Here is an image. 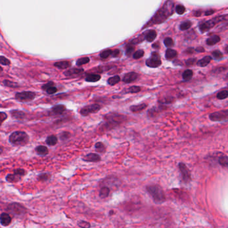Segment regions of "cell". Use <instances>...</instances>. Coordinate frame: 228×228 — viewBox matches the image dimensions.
<instances>
[{"mask_svg": "<svg viewBox=\"0 0 228 228\" xmlns=\"http://www.w3.org/2000/svg\"><path fill=\"white\" fill-rule=\"evenodd\" d=\"M100 78L101 77L100 75L92 74L87 75V76L85 78V80L88 81V82H96V81H99Z\"/></svg>", "mask_w": 228, "mask_h": 228, "instance_id": "cell-23", "label": "cell"}, {"mask_svg": "<svg viewBox=\"0 0 228 228\" xmlns=\"http://www.w3.org/2000/svg\"><path fill=\"white\" fill-rule=\"evenodd\" d=\"M54 85V83L52 81H50V82L46 83V84L42 86V89L43 90H45V91H46L47 89H48V88H50V87H52V86Z\"/></svg>", "mask_w": 228, "mask_h": 228, "instance_id": "cell-51", "label": "cell"}, {"mask_svg": "<svg viewBox=\"0 0 228 228\" xmlns=\"http://www.w3.org/2000/svg\"><path fill=\"white\" fill-rule=\"evenodd\" d=\"M201 12H195V16H201Z\"/></svg>", "mask_w": 228, "mask_h": 228, "instance_id": "cell-59", "label": "cell"}, {"mask_svg": "<svg viewBox=\"0 0 228 228\" xmlns=\"http://www.w3.org/2000/svg\"><path fill=\"white\" fill-rule=\"evenodd\" d=\"M226 51H227V52H228V47L226 48Z\"/></svg>", "mask_w": 228, "mask_h": 228, "instance_id": "cell-60", "label": "cell"}, {"mask_svg": "<svg viewBox=\"0 0 228 228\" xmlns=\"http://www.w3.org/2000/svg\"><path fill=\"white\" fill-rule=\"evenodd\" d=\"M164 44L165 45V46L168 47V48H171V47L173 46L174 42L171 38H167L165 39Z\"/></svg>", "mask_w": 228, "mask_h": 228, "instance_id": "cell-43", "label": "cell"}, {"mask_svg": "<svg viewBox=\"0 0 228 228\" xmlns=\"http://www.w3.org/2000/svg\"><path fill=\"white\" fill-rule=\"evenodd\" d=\"M46 142L50 146L55 145L58 143V137L54 135H51L46 139Z\"/></svg>", "mask_w": 228, "mask_h": 228, "instance_id": "cell-25", "label": "cell"}, {"mask_svg": "<svg viewBox=\"0 0 228 228\" xmlns=\"http://www.w3.org/2000/svg\"><path fill=\"white\" fill-rule=\"evenodd\" d=\"M214 13V11L213 10H207V12H205V16H211V15L213 14Z\"/></svg>", "mask_w": 228, "mask_h": 228, "instance_id": "cell-55", "label": "cell"}, {"mask_svg": "<svg viewBox=\"0 0 228 228\" xmlns=\"http://www.w3.org/2000/svg\"><path fill=\"white\" fill-rule=\"evenodd\" d=\"M58 91L57 88L54 87V86H52V87H50V88H48V89L46 90V92L48 94H50V95H52V94H55L56 92Z\"/></svg>", "mask_w": 228, "mask_h": 228, "instance_id": "cell-49", "label": "cell"}, {"mask_svg": "<svg viewBox=\"0 0 228 228\" xmlns=\"http://www.w3.org/2000/svg\"><path fill=\"white\" fill-rule=\"evenodd\" d=\"M78 225L81 228H90V227H91V225L90 224V223L83 220L79 221L78 222Z\"/></svg>", "mask_w": 228, "mask_h": 228, "instance_id": "cell-40", "label": "cell"}, {"mask_svg": "<svg viewBox=\"0 0 228 228\" xmlns=\"http://www.w3.org/2000/svg\"><path fill=\"white\" fill-rule=\"evenodd\" d=\"M120 54V51L119 49H115V50L113 51V56L114 57H118Z\"/></svg>", "mask_w": 228, "mask_h": 228, "instance_id": "cell-54", "label": "cell"}, {"mask_svg": "<svg viewBox=\"0 0 228 228\" xmlns=\"http://www.w3.org/2000/svg\"><path fill=\"white\" fill-rule=\"evenodd\" d=\"M209 119L214 122H222L228 119V110H221L211 113Z\"/></svg>", "mask_w": 228, "mask_h": 228, "instance_id": "cell-7", "label": "cell"}, {"mask_svg": "<svg viewBox=\"0 0 228 228\" xmlns=\"http://www.w3.org/2000/svg\"><path fill=\"white\" fill-rule=\"evenodd\" d=\"M157 37V33L154 30H150L149 32H148L147 35H146V40H147V42H151L152 41L155 40V39Z\"/></svg>", "mask_w": 228, "mask_h": 228, "instance_id": "cell-28", "label": "cell"}, {"mask_svg": "<svg viewBox=\"0 0 228 228\" xmlns=\"http://www.w3.org/2000/svg\"><path fill=\"white\" fill-rule=\"evenodd\" d=\"M0 219H1V224L5 227L10 225L12 220L11 216L7 213H2L1 217H0Z\"/></svg>", "mask_w": 228, "mask_h": 228, "instance_id": "cell-13", "label": "cell"}, {"mask_svg": "<svg viewBox=\"0 0 228 228\" xmlns=\"http://www.w3.org/2000/svg\"><path fill=\"white\" fill-rule=\"evenodd\" d=\"M21 176L17 175L16 173L14 174H8L5 177V180L7 182L10 183H16L19 182L21 180Z\"/></svg>", "mask_w": 228, "mask_h": 228, "instance_id": "cell-19", "label": "cell"}, {"mask_svg": "<svg viewBox=\"0 0 228 228\" xmlns=\"http://www.w3.org/2000/svg\"><path fill=\"white\" fill-rule=\"evenodd\" d=\"M144 53H145L144 51L142 50V49H140V50L137 51L136 52L133 54V58H134V59H140V58H141L143 56Z\"/></svg>", "mask_w": 228, "mask_h": 228, "instance_id": "cell-41", "label": "cell"}, {"mask_svg": "<svg viewBox=\"0 0 228 228\" xmlns=\"http://www.w3.org/2000/svg\"><path fill=\"white\" fill-rule=\"evenodd\" d=\"M191 26V22L189 21H184V22H183L180 25V29L181 30H183V31H184V30H187L190 28V27Z\"/></svg>", "mask_w": 228, "mask_h": 228, "instance_id": "cell-36", "label": "cell"}, {"mask_svg": "<svg viewBox=\"0 0 228 228\" xmlns=\"http://www.w3.org/2000/svg\"><path fill=\"white\" fill-rule=\"evenodd\" d=\"M82 160L87 162H98L101 160V158L99 155L90 153V154L86 155Z\"/></svg>", "mask_w": 228, "mask_h": 228, "instance_id": "cell-12", "label": "cell"}, {"mask_svg": "<svg viewBox=\"0 0 228 228\" xmlns=\"http://www.w3.org/2000/svg\"><path fill=\"white\" fill-rule=\"evenodd\" d=\"M147 191L151 196L155 202L159 203H163L166 199V197L163 189L157 185H151L147 187Z\"/></svg>", "mask_w": 228, "mask_h": 228, "instance_id": "cell-1", "label": "cell"}, {"mask_svg": "<svg viewBox=\"0 0 228 228\" xmlns=\"http://www.w3.org/2000/svg\"><path fill=\"white\" fill-rule=\"evenodd\" d=\"M60 139L62 141H65L66 139H68L70 137V133L68 132H63L60 134Z\"/></svg>", "mask_w": 228, "mask_h": 228, "instance_id": "cell-42", "label": "cell"}, {"mask_svg": "<svg viewBox=\"0 0 228 228\" xmlns=\"http://www.w3.org/2000/svg\"><path fill=\"white\" fill-rule=\"evenodd\" d=\"M177 52L172 49H168L165 53V57L167 59H172L177 57Z\"/></svg>", "mask_w": 228, "mask_h": 228, "instance_id": "cell-26", "label": "cell"}, {"mask_svg": "<svg viewBox=\"0 0 228 228\" xmlns=\"http://www.w3.org/2000/svg\"><path fill=\"white\" fill-rule=\"evenodd\" d=\"M134 50H135V48L131 46L128 47L126 50V55H127V56H130V55L133 54V53L134 52Z\"/></svg>", "mask_w": 228, "mask_h": 228, "instance_id": "cell-52", "label": "cell"}, {"mask_svg": "<svg viewBox=\"0 0 228 228\" xmlns=\"http://www.w3.org/2000/svg\"><path fill=\"white\" fill-rule=\"evenodd\" d=\"M36 94L33 91H21L16 93L15 95V98L19 102H28L32 101L35 98Z\"/></svg>", "mask_w": 228, "mask_h": 228, "instance_id": "cell-6", "label": "cell"}, {"mask_svg": "<svg viewBox=\"0 0 228 228\" xmlns=\"http://www.w3.org/2000/svg\"><path fill=\"white\" fill-rule=\"evenodd\" d=\"M66 110V106L64 105L60 104L54 106L52 108V112L54 114H62Z\"/></svg>", "mask_w": 228, "mask_h": 228, "instance_id": "cell-18", "label": "cell"}, {"mask_svg": "<svg viewBox=\"0 0 228 228\" xmlns=\"http://www.w3.org/2000/svg\"><path fill=\"white\" fill-rule=\"evenodd\" d=\"M7 210L15 216H21L26 213L24 206L17 202L10 203L7 207Z\"/></svg>", "mask_w": 228, "mask_h": 228, "instance_id": "cell-4", "label": "cell"}, {"mask_svg": "<svg viewBox=\"0 0 228 228\" xmlns=\"http://www.w3.org/2000/svg\"><path fill=\"white\" fill-rule=\"evenodd\" d=\"M152 48H155V49H159L160 48V45H159V43H155V44H154L152 45Z\"/></svg>", "mask_w": 228, "mask_h": 228, "instance_id": "cell-58", "label": "cell"}, {"mask_svg": "<svg viewBox=\"0 0 228 228\" xmlns=\"http://www.w3.org/2000/svg\"><path fill=\"white\" fill-rule=\"evenodd\" d=\"M14 173H16V174H17V175H20V176L24 175L25 173V171L24 169H20H20H15V170L14 171Z\"/></svg>", "mask_w": 228, "mask_h": 228, "instance_id": "cell-50", "label": "cell"}, {"mask_svg": "<svg viewBox=\"0 0 228 228\" xmlns=\"http://www.w3.org/2000/svg\"><path fill=\"white\" fill-rule=\"evenodd\" d=\"M174 101L173 98L172 97H169V98H163L162 101H160L161 103L162 104H170V103H172Z\"/></svg>", "mask_w": 228, "mask_h": 228, "instance_id": "cell-48", "label": "cell"}, {"mask_svg": "<svg viewBox=\"0 0 228 228\" xmlns=\"http://www.w3.org/2000/svg\"><path fill=\"white\" fill-rule=\"evenodd\" d=\"M211 60H212V57L205 56L203 58H202L201 59L199 60V61L197 62V65L199 67H205L210 63Z\"/></svg>", "mask_w": 228, "mask_h": 228, "instance_id": "cell-22", "label": "cell"}, {"mask_svg": "<svg viewBox=\"0 0 228 228\" xmlns=\"http://www.w3.org/2000/svg\"><path fill=\"white\" fill-rule=\"evenodd\" d=\"M95 149L98 153H104L106 152V147L102 142H97L95 144Z\"/></svg>", "mask_w": 228, "mask_h": 228, "instance_id": "cell-31", "label": "cell"}, {"mask_svg": "<svg viewBox=\"0 0 228 228\" xmlns=\"http://www.w3.org/2000/svg\"><path fill=\"white\" fill-rule=\"evenodd\" d=\"M147 107V105L146 104H141L139 105H132V106H130V109L133 113H138L140 112V111L144 110V109H146V107Z\"/></svg>", "mask_w": 228, "mask_h": 228, "instance_id": "cell-16", "label": "cell"}, {"mask_svg": "<svg viewBox=\"0 0 228 228\" xmlns=\"http://www.w3.org/2000/svg\"><path fill=\"white\" fill-rule=\"evenodd\" d=\"M218 163L222 167H227L228 168V156H225L223 154H221L218 156Z\"/></svg>", "mask_w": 228, "mask_h": 228, "instance_id": "cell-17", "label": "cell"}, {"mask_svg": "<svg viewBox=\"0 0 228 228\" xmlns=\"http://www.w3.org/2000/svg\"><path fill=\"white\" fill-rule=\"evenodd\" d=\"M176 12L178 14L182 15L185 12V8L183 5H178L177 7H176Z\"/></svg>", "mask_w": 228, "mask_h": 228, "instance_id": "cell-45", "label": "cell"}, {"mask_svg": "<svg viewBox=\"0 0 228 228\" xmlns=\"http://www.w3.org/2000/svg\"><path fill=\"white\" fill-rule=\"evenodd\" d=\"M146 65L149 68H156L161 65V61L160 55L158 53L153 52L152 53L151 57L146 61Z\"/></svg>", "mask_w": 228, "mask_h": 228, "instance_id": "cell-8", "label": "cell"}, {"mask_svg": "<svg viewBox=\"0 0 228 228\" xmlns=\"http://www.w3.org/2000/svg\"><path fill=\"white\" fill-rule=\"evenodd\" d=\"M54 66L56 67L57 68L61 69V70H64V69H67L68 68H70L71 66V63L70 61H62L56 62V63L54 64Z\"/></svg>", "mask_w": 228, "mask_h": 228, "instance_id": "cell-20", "label": "cell"}, {"mask_svg": "<svg viewBox=\"0 0 228 228\" xmlns=\"http://www.w3.org/2000/svg\"><path fill=\"white\" fill-rule=\"evenodd\" d=\"M173 10V3L171 1H168L165 4L164 7L159 11L154 18L155 23H161L164 21L170 15L172 14Z\"/></svg>", "mask_w": 228, "mask_h": 228, "instance_id": "cell-3", "label": "cell"}, {"mask_svg": "<svg viewBox=\"0 0 228 228\" xmlns=\"http://www.w3.org/2000/svg\"><path fill=\"white\" fill-rule=\"evenodd\" d=\"M84 72V70L82 68H72L70 69V70H68L67 71H66L64 73V76H67V77H70L73 76H76V75H78L81 74Z\"/></svg>", "mask_w": 228, "mask_h": 228, "instance_id": "cell-14", "label": "cell"}, {"mask_svg": "<svg viewBox=\"0 0 228 228\" xmlns=\"http://www.w3.org/2000/svg\"><path fill=\"white\" fill-rule=\"evenodd\" d=\"M0 63H1V65L3 66H9L10 65V61L7 58L3 57V56H1L0 57Z\"/></svg>", "mask_w": 228, "mask_h": 228, "instance_id": "cell-44", "label": "cell"}, {"mask_svg": "<svg viewBox=\"0 0 228 228\" xmlns=\"http://www.w3.org/2000/svg\"><path fill=\"white\" fill-rule=\"evenodd\" d=\"M226 70H227L226 68H224V67H220V68L214 69V70L212 71V73H214V74H220V73H221V72H223V71H225Z\"/></svg>", "mask_w": 228, "mask_h": 228, "instance_id": "cell-46", "label": "cell"}, {"mask_svg": "<svg viewBox=\"0 0 228 228\" xmlns=\"http://www.w3.org/2000/svg\"><path fill=\"white\" fill-rule=\"evenodd\" d=\"M9 140L13 145L23 146L28 143L29 136L26 133L21 131H16L10 135Z\"/></svg>", "mask_w": 228, "mask_h": 228, "instance_id": "cell-2", "label": "cell"}, {"mask_svg": "<svg viewBox=\"0 0 228 228\" xmlns=\"http://www.w3.org/2000/svg\"><path fill=\"white\" fill-rule=\"evenodd\" d=\"M225 18H226V16H225L217 17V18H215L213 19H211V20H209L207 21H206V22H204V23H202V24L200 25L199 29L202 32L207 31V30H209V29L212 28V27H214L217 23L219 22V21H223V19H225Z\"/></svg>", "mask_w": 228, "mask_h": 228, "instance_id": "cell-5", "label": "cell"}, {"mask_svg": "<svg viewBox=\"0 0 228 228\" xmlns=\"http://www.w3.org/2000/svg\"><path fill=\"white\" fill-rule=\"evenodd\" d=\"M195 51V49H194L193 48H188L187 49L186 52L187 53H193Z\"/></svg>", "mask_w": 228, "mask_h": 228, "instance_id": "cell-57", "label": "cell"}, {"mask_svg": "<svg viewBox=\"0 0 228 228\" xmlns=\"http://www.w3.org/2000/svg\"><path fill=\"white\" fill-rule=\"evenodd\" d=\"M112 54H113V51L111 49H106V50L103 51L102 53H100V56L102 59H106Z\"/></svg>", "mask_w": 228, "mask_h": 228, "instance_id": "cell-34", "label": "cell"}, {"mask_svg": "<svg viewBox=\"0 0 228 228\" xmlns=\"http://www.w3.org/2000/svg\"><path fill=\"white\" fill-rule=\"evenodd\" d=\"M100 109V105L94 104L84 107L83 108H82L80 111V113L82 115L87 116L90 115V113H94L98 112Z\"/></svg>", "mask_w": 228, "mask_h": 228, "instance_id": "cell-9", "label": "cell"}, {"mask_svg": "<svg viewBox=\"0 0 228 228\" xmlns=\"http://www.w3.org/2000/svg\"><path fill=\"white\" fill-rule=\"evenodd\" d=\"M212 56L215 59H221L223 57V53L219 50H216L212 52Z\"/></svg>", "mask_w": 228, "mask_h": 228, "instance_id": "cell-39", "label": "cell"}, {"mask_svg": "<svg viewBox=\"0 0 228 228\" xmlns=\"http://www.w3.org/2000/svg\"><path fill=\"white\" fill-rule=\"evenodd\" d=\"M11 114H12V117L15 119L21 120L23 119L25 117V113L19 110H12L11 111Z\"/></svg>", "mask_w": 228, "mask_h": 228, "instance_id": "cell-15", "label": "cell"}, {"mask_svg": "<svg viewBox=\"0 0 228 228\" xmlns=\"http://www.w3.org/2000/svg\"><path fill=\"white\" fill-rule=\"evenodd\" d=\"M228 97V91L227 90H223V91H219L217 95V98L219 100H224Z\"/></svg>", "mask_w": 228, "mask_h": 228, "instance_id": "cell-37", "label": "cell"}, {"mask_svg": "<svg viewBox=\"0 0 228 228\" xmlns=\"http://www.w3.org/2000/svg\"><path fill=\"white\" fill-rule=\"evenodd\" d=\"M90 59L89 57H82V58H80L76 61V65L78 66H81L82 65H84V64H87L88 63H89Z\"/></svg>", "mask_w": 228, "mask_h": 228, "instance_id": "cell-33", "label": "cell"}, {"mask_svg": "<svg viewBox=\"0 0 228 228\" xmlns=\"http://www.w3.org/2000/svg\"><path fill=\"white\" fill-rule=\"evenodd\" d=\"M3 83L4 85L7 86V87H12V88H17L20 87L18 83L16 82H13V81H11L9 80H7V79H5V80L3 81Z\"/></svg>", "mask_w": 228, "mask_h": 228, "instance_id": "cell-32", "label": "cell"}, {"mask_svg": "<svg viewBox=\"0 0 228 228\" xmlns=\"http://www.w3.org/2000/svg\"><path fill=\"white\" fill-rule=\"evenodd\" d=\"M197 61L196 58H189L186 61V65L188 66H193V64H195Z\"/></svg>", "mask_w": 228, "mask_h": 228, "instance_id": "cell-47", "label": "cell"}, {"mask_svg": "<svg viewBox=\"0 0 228 228\" xmlns=\"http://www.w3.org/2000/svg\"><path fill=\"white\" fill-rule=\"evenodd\" d=\"M139 74H137L136 72H129L124 75L123 78H122V81L125 83H133V81H136L139 78Z\"/></svg>", "mask_w": 228, "mask_h": 228, "instance_id": "cell-11", "label": "cell"}, {"mask_svg": "<svg viewBox=\"0 0 228 228\" xmlns=\"http://www.w3.org/2000/svg\"><path fill=\"white\" fill-rule=\"evenodd\" d=\"M193 75V74L192 70H187L185 71L183 73L182 76H183V78L185 81H189V80H190L191 78H192Z\"/></svg>", "mask_w": 228, "mask_h": 228, "instance_id": "cell-30", "label": "cell"}, {"mask_svg": "<svg viewBox=\"0 0 228 228\" xmlns=\"http://www.w3.org/2000/svg\"><path fill=\"white\" fill-rule=\"evenodd\" d=\"M219 41H220V38L218 35H214L212 37L208 38L207 41H206V43L209 46H213V45L218 44Z\"/></svg>", "mask_w": 228, "mask_h": 228, "instance_id": "cell-27", "label": "cell"}, {"mask_svg": "<svg viewBox=\"0 0 228 228\" xmlns=\"http://www.w3.org/2000/svg\"><path fill=\"white\" fill-rule=\"evenodd\" d=\"M36 152L40 156H46L48 154V149L44 145H39L36 147Z\"/></svg>", "mask_w": 228, "mask_h": 228, "instance_id": "cell-21", "label": "cell"}, {"mask_svg": "<svg viewBox=\"0 0 228 228\" xmlns=\"http://www.w3.org/2000/svg\"><path fill=\"white\" fill-rule=\"evenodd\" d=\"M120 81V77L119 76H115L113 77H111L109 78L107 83H109L110 85H115L117 84Z\"/></svg>", "mask_w": 228, "mask_h": 228, "instance_id": "cell-29", "label": "cell"}, {"mask_svg": "<svg viewBox=\"0 0 228 228\" xmlns=\"http://www.w3.org/2000/svg\"><path fill=\"white\" fill-rule=\"evenodd\" d=\"M110 191H111V190H110V189L109 188H108V187L106 186L102 187V188L100 189L99 192V196L100 198L102 199L106 198L110 194Z\"/></svg>", "mask_w": 228, "mask_h": 228, "instance_id": "cell-24", "label": "cell"}, {"mask_svg": "<svg viewBox=\"0 0 228 228\" xmlns=\"http://www.w3.org/2000/svg\"><path fill=\"white\" fill-rule=\"evenodd\" d=\"M8 115L7 114L4 112H1L0 113V119H1V123L2 124L3 122L5 121V120L7 119Z\"/></svg>", "mask_w": 228, "mask_h": 228, "instance_id": "cell-53", "label": "cell"}, {"mask_svg": "<svg viewBox=\"0 0 228 228\" xmlns=\"http://www.w3.org/2000/svg\"><path fill=\"white\" fill-rule=\"evenodd\" d=\"M141 87H139V86H137V85H134V86H132V87H130L128 89V92L129 93H131V94H136V93H138V92L141 91Z\"/></svg>", "mask_w": 228, "mask_h": 228, "instance_id": "cell-38", "label": "cell"}, {"mask_svg": "<svg viewBox=\"0 0 228 228\" xmlns=\"http://www.w3.org/2000/svg\"><path fill=\"white\" fill-rule=\"evenodd\" d=\"M204 51H205V49H204L203 48H202V47H199V48L195 49V51H197V52H204Z\"/></svg>", "mask_w": 228, "mask_h": 228, "instance_id": "cell-56", "label": "cell"}, {"mask_svg": "<svg viewBox=\"0 0 228 228\" xmlns=\"http://www.w3.org/2000/svg\"><path fill=\"white\" fill-rule=\"evenodd\" d=\"M51 177V175L49 173H43L38 176V180L42 182H46Z\"/></svg>", "mask_w": 228, "mask_h": 228, "instance_id": "cell-35", "label": "cell"}, {"mask_svg": "<svg viewBox=\"0 0 228 228\" xmlns=\"http://www.w3.org/2000/svg\"><path fill=\"white\" fill-rule=\"evenodd\" d=\"M179 167L181 173L182 179L185 183H189L191 181V173L187 167L183 163H180L179 164Z\"/></svg>", "mask_w": 228, "mask_h": 228, "instance_id": "cell-10", "label": "cell"}]
</instances>
